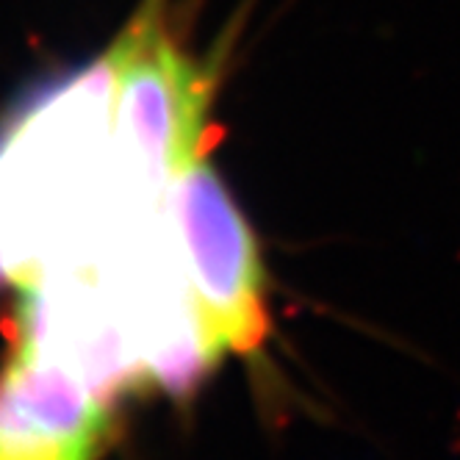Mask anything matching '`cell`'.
<instances>
[{"label":"cell","instance_id":"cell-4","mask_svg":"<svg viewBox=\"0 0 460 460\" xmlns=\"http://www.w3.org/2000/svg\"><path fill=\"white\" fill-rule=\"evenodd\" d=\"M6 278H12V272H9V264H6V255H4V250H0V283H4Z\"/></svg>","mask_w":460,"mask_h":460},{"label":"cell","instance_id":"cell-1","mask_svg":"<svg viewBox=\"0 0 460 460\" xmlns=\"http://www.w3.org/2000/svg\"><path fill=\"white\" fill-rule=\"evenodd\" d=\"M114 73L111 150L128 208L153 211L170 183L206 153L211 78L139 17L109 53Z\"/></svg>","mask_w":460,"mask_h":460},{"label":"cell","instance_id":"cell-3","mask_svg":"<svg viewBox=\"0 0 460 460\" xmlns=\"http://www.w3.org/2000/svg\"><path fill=\"white\" fill-rule=\"evenodd\" d=\"M109 402L58 360L22 344L0 369V460H94Z\"/></svg>","mask_w":460,"mask_h":460},{"label":"cell","instance_id":"cell-2","mask_svg":"<svg viewBox=\"0 0 460 460\" xmlns=\"http://www.w3.org/2000/svg\"><path fill=\"white\" fill-rule=\"evenodd\" d=\"M170 234L194 308L219 352H258L270 336L264 267L252 230L206 153L170 183Z\"/></svg>","mask_w":460,"mask_h":460}]
</instances>
